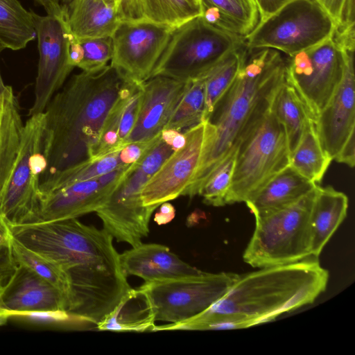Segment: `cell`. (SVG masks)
<instances>
[{"instance_id": "obj_30", "label": "cell", "mask_w": 355, "mask_h": 355, "mask_svg": "<svg viewBox=\"0 0 355 355\" xmlns=\"http://www.w3.org/2000/svg\"><path fill=\"white\" fill-rule=\"evenodd\" d=\"M35 37L32 11L26 10L18 0H0V44L17 51Z\"/></svg>"}, {"instance_id": "obj_26", "label": "cell", "mask_w": 355, "mask_h": 355, "mask_svg": "<svg viewBox=\"0 0 355 355\" xmlns=\"http://www.w3.org/2000/svg\"><path fill=\"white\" fill-rule=\"evenodd\" d=\"M24 125L17 99L8 86L0 95V197L18 154Z\"/></svg>"}, {"instance_id": "obj_4", "label": "cell", "mask_w": 355, "mask_h": 355, "mask_svg": "<svg viewBox=\"0 0 355 355\" xmlns=\"http://www.w3.org/2000/svg\"><path fill=\"white\" fill-rule=\"evenodd\" d=\"M285 81V60L270 48L248 49L231 85L205 121L207 139L200 165L184 196L198 195L205 182L250 135L269 110Z\"/></svg>"}, {"instance_id": "obj_13", "label": "cell", "mask_w": 355, "mask_h": 355, "mask_svg": "<svg viewBox=\"0 0 355 355\" xmlns=\"http://www.w3.org/2000/svg\"><path fill=\"white\" fill-rule=\"evenodd\" d=\"M175 28L148 20L121 21L112 35L110 64L128 79H149Z\"/></svg>"}, {"instance_id": "obj_32", "label": "cell", "mask_w": 355, "mask_h": 355, "mask_svg": "<svg viewBox=\"0 0 355 355\" xmlns=\"http://www.w3.org/2000/svg\"><path fill=\"white\" fill-rule=\"evenodd\" d=\"M245 44L227 53L202 75L205 80V106L203 121H206L214 106L231 85L241 64Z\"/></svg>"}, {"instance_id": "obj_23", "label": "cell", "mask_w": 355, "mask_h": 355, "mask_svg": "<svg viewBox=\"0 0 355 355\" xmlns=\"http://www.w3.org/2000/svg\"><path fill=\"white\" fill-rule=\"evenodd\" d=\"M348 198L332 187H316L310 216L311 256L318 257L345 218Z\"/></svg>"}, {"instance_id": "obj_16", "label": "cell", "mask_w": 355, "mask_h": 355, "mask_svg": "<svg viewBox=\"0 0 355 355\" xmlns=\"http://www.w3.org/2000/svg\"><path fill=\"white\" fill-rule=\"evenodd\" d=\"M184 133V146L174 151L143 187L141 198L144 206L157 209L163 202L184 196L191 184L207 139L205 121Z\"/></svg>"}, {"instance_id": "obj_46", "label": "cell", "mask_w": 355, "mask_h": 355, "mask_svg": "<svg viewBox=\"0 0 355 355\" xmlns=\"http://www.w3.org/2000/svg\"><path fill=\"white\" fill-rule=\"evenodd\" d=\"M41 4L46 11L47 15L62 16L63 11L60 4V0H35Z\"/></svg>"}, {"instance_id": "obj_51", "label": "cell", "mask_w": 355, "mask_h": 355, "mask_svg": "<svg viewBox=\"0 0 355 355\" xmlns=\"http://www.w3.org/2000/svg\"><path fill=\"white\" fill-rule=\"evenodd\" d=\"M0 289H1V288H0Z\"/></svg>"}, {"instance_id": "obj_9", "label": "cell", "mask_w": 355, "mask_h": 355, "mask_svg": "<svg viewBox=\"0 0 355 355\" xmlns=\"http://www.w3.org/2000/svg\"><path fill=\"white\" fill-rule=\"evenodd\" d=\"M44 114L30 116L24 125L14 166L0 197V211L9 225L33 223L40 202Z\"/></svg>"}, {"instance_id": "obj_31", "label": "cell", "mask_w": 355, "mask_h": 355, "mask_svg": "<svg viewBox=\"0 0 355 355\" xmlns=\"http://www.w3.org/2000/svg\"><path fill=\"white\" fill-rule=\"evenodd\" d=\"M11 253L16 264L29 269L60 291L66 298L68 309L71 297L70 280L67 272L60 265L28 248L14 236Z\"/></svg>"}, {"instance_id": "obj_36", "label": "cell", "mask_w": 355, "mask_h": 355, "mask_svg": "<svg viewBox=\"0 0 355 355\" xmlns=\"http://www.w3.org/2000/svg\"><path fill=\"white\" fill-rule=\"evenodd\" d=\"M81 59L77 67L84 71L101 70L111 61L113 53L112 37L78 39Z\"/></svg>"}, {"instance_id": "obj_48", "label": "cell", "mask_w": 355, "mask_h": 355, "mask_svg": "<svg viewBox=\"0 0 355 355\" xmlns=\"http://www.w3.org/2000/svg\"><path fill=\"white\" fill-rule=\"evenodd\" d=\"M74 0H60V4L62 8V11L64 12L66 8L69 6L71 3H72Z\"/></svg>"}, {"instance_id": "obj_6", "label": "cell", "mask_w": 355, "mask_h": 355, "mask_svg": "<svg viewBox=\"0 0 355 355\" xmlns=\"http://www.w3.org/2000/svg\"><path fill=\"white\" fill-rule=\"evenodd\" d=\"M284 125L269 110L236 150L225 205L245 202L290 164Z\"/></svg>"}, {"instance_id": "obj_29", "label": "cell", "mask_w": 355, "mask_h": 355, "mask_svg": "<svg viewBox=\"0 0 355 355\" xmlns=\"http://www.w3.org/2000/svg\"><path fill=\"white\" fill-rule=\"evenodd\" d=\"M331 161L322 147L315 122L311 119L298 146L291 154L289 165L307 180L319 184Z\"/></svg>"}, {"instance_id": "obj_7", "label": "cell", "mask_w": 355, "mask_h": 355, "mask_svg": "<svg viewBox=\"0 0 355 355\" xmlns=\"http://www.w3.org/2000/svg\"><path fill=\"white\" fill-rule=\"evenodd\" d=\"M244 44V37L213 27L201 15L195 17L174 29L151 77L184 81L198 78Z\"/></svg>"}, {"instance_id": "obj_14", "label": "cell", "mask_w": 355, "mask_h": 355, "mask_svg": "<svg viewBox=\"0 0 355 355\" xmlns=\"http://www.w3.org/2000/svg\"><path fill=\"white\" fill-rule=\"evenodd\" d=\"M39 50L35 100L28 116L43 113L73 70L69 46L71 36L64 15L41 16L32 11Z\"/></svg>"}, {"instance_id": "obj_49", "label": "cell", "mask_w": 355, "mask_h": 355, "mask_svg": "<svg viewBox=\"0 0 355 355\" xmlns=\"http://www.w3.org/2000/svg\"><path fill=\"white\" fill-rule=\"evenodd\" d=\"M107 4L114 7L116 10V0H103ZM117 11V10H116Z\"/></svg>"}, {"instance_id": "obj_37", "label": "cell", "mask_w": 355, "mask_h": 355, "mask_svg": "<svg viewBox=\"0 0 355 355\" xmlns=\"http://www.w3.org/2000/svg\"><path fill=\"white\" fill-rule=\"evenodd\" d=\"M121 165L122 164L119 158V150L110 153L101 158L92 160L68 173L51 191L76 182L96 178Z\"/></svg>"}, {"instance_id": "obj_50", "label": "cell", "mask_w": 355, "mask_h": 355, "mask_svg": "<svg viewBox=\"0 0 355 355\" xmlns=\"http://www.w3.org/2000/svg\"><path fill=\"white\" fill-rule=\"evenodd\" d=\"M193 1H195L198 2V3H199L200 4V0H193Z\"/></svg>"}, {"instance_id": "obj_40", "label": "cell", "mask_w": 355, "mask_h": 355, "mask_svg": "<svg viewBox=\"0 0 355 355\" xmlns=\"http://www.w3.org/2000/svg\"><path fill=\"white\" fill-rule=\"evenodd\" d=\"M18 316L35 323L55 325L64 324L70 322L71 318H76L64 311L34 312Z\"/></svg>"}, {"instance_id": "obj_44", "label": "cell", "mask_w": 355, "mask_h": 355, "mask_svg": "<svg viewBox=\"0 0 355 355\" xmlns=\"http://www.w3.org/2000/svg\"><path fill=\"white\" fill-rule=\"evenodd\" d=\"M160 135L162 139L169 145L174 151L182 148L186 143L184 133L174 129H164Z\"/></svg>"}, {"instance_id": "obj_28", "label": "cell", "mask_w": 355, "mask_h": 355, "mask_svg": "<svg viewBox=\"0 0 355 355\" xmlns=\"http://www.w3.org/2000/svg\"><path fill=\"white\" fill-rule=\"evenodd\" d=\"M271 109L284 127L291 154L298 146L309 121L312 119L309 112L296 90L286 81L275 92Z\"/></svg>"}, {"instance_id": "obj_47", "label": "cell", "mask_w": 355, "mask_h": 355, "mask_svg": "<svg viewBox=\"0 0 355 355\" xmlns=\"http://www.w3.org/2000/svg\"><path fill=\"white\" fill-rule=\"evenodd\" d=\"M3 49H5V48L0 44V53ZM8 87V86L6 85L3 83V81L0 73V95L7 89Z\"/></svg>"}, {"instance_id": "obj_43", "label": "cell", "mask_w": 355, "mask_h": 355, "mask_svg": "<svg viewBox=\"0 0 355 355\" xmlns=\"http://www.w3.org/2000/svg\"><path fill=\"white\" fill-rule=\"evenodd\" d=\"M12 237L10 225L0 211V256L11 254Z\"/></svg>"}, {"instance_id": "obj_15", "label": "cell", "mask_w": 355, "mask_h": 355, "mask_svg": "<svg viewBox=\"0 0 355 355\" xmlns=\"http://www.w3.org/2000/svg\"><path fill=\"white\" fill-rule=\"evenodd\" d=\"M151 177L138 161L132 164L107 202L96 210L103 229L116 241L135 247L148 235L149 220L156 209L143 205L141 191Z\"/></svg>"}, {"instance_id": "obj_27", "label": "cell", "mask_w": 355, "mask_h": 355, "mask_svg": "<svg viewBox=\"0 0 355 355\" xmlns=\"http://www.w3.org/2000/svg\"><path fill=\"white\" fill-rule=\"evenodd\" d=\"M155 321L151 301L139 287L131 288L115 309L96 327L99 330L153 331Z\"/></svg>"}, {"instance_id": "obj_39", "label": "cell", "mask_w": 355, "mask_h": 355, "mask_svg": "<svg viewBox=\"0 0 355 355\" xmlns=\"http://www.w3.org/2000/svg\"><path fill=\"white\" fill-rule=\"evenodd\" d=\"M159 135L149 141L131 142L126 144L119 150L121 164L130 165L139 161L155 143Z\"/></svg>"}, {"instance_id": "obj_21", "label": "cell", "mask_w": 355, "mask_h": 355, "mask_svg": "<svg viewBox=\"0 0 355 355\" xmlns=\"http://www.w3.org/2000/svg\"><path fill=\"white\" fill-rule=\"evenodd\" d=\"M143 83L128 79L103 123L91 160L123 148L136 123L141 101Z\"/></svg>"}, {"instance_id": "obj_33", "label": "cell", "mask_w": 355, "mask_h": 355, "mask_svg": "<svg viewBox=\"0 0 355 355\" xmlns=\"http://www.w3.org/2000/svg\"><path fill=\"white\" fill-rule=\"evenodd\" d=\"M205 106L202 76L187 80L184 92L164 129L181 132L203 121Z\"/></svg>"}, {"instance_id": "obj_45", "label": "cell", "mask_w": 355, "mask_h": 355, "mask_svg": "<svg viewBox=\"0 0 355 355\" xmlns=\"http://www.w3.org/2000/svg\"><path fill=\"white\" fill-rule=\"evenodd\" d=\"M159 211L155 214L154 220L158 225H164L171 222L175 216V207L168 202L162 203Z\"/></svg>"}, {"instance_id": "obj_42", "label": "cell", "mask_w": 355, "mask_h": 355, "mask_svg": "<svg viewBox=\"0 0 355 355\" xmlns=\"http://www.w3.org/2000/svg\"><path fill=\"white\" fill-rule=\"evenodd\" d=\"M257 7L259 20H263L276 12L293 0H254Z\"/></svg>"}, {"instance_id": "obj_17", "label": "cell", "mask_w": 355, "mask_h": 355, "mask_svg": "<svg viewBox=\"0 0 355 355\" xmlns=\"http://www.w3.org/2000/svg\"><path fill=\"white\" fill-rule=\"evenodd\" d=\"M131 165L122 164L96 178L76 182L41 195L33 223L73 218L96 212L107 202Z\"/></svg>"}, {"instance_id": "obj_3", "label": "cell", "mask_w": 355, "mask_h": 355, "mask_svg": "<svg viewBox=\"0 0 355 355\" xmlns=\"http://www.w3.org/2000/svg\"><path fill=\"white\" fill-rule=\"evenodd\" d=\"M315 258L239 275L227 293L200 314L155 326L154 330L243 329L312 304L326 290L329 280V272Z\"/></svg>"}, {"instance_id": "obj_25", "label": "cell", "mask_w": 355, "mask_h": 355, "mask_svg": "<svg viewBox=\"0 0 355 355\" xmlns=\"http://www.w3.org/2000/svg\"><path fill=\"white\" fill-rule=\"evenodd\" d=\"M201 16L223 32L247 36L259 21L254 0H200Z\"/></svg>"}, {"instance_id": "obj_22", "label": "cell", "mask_w": 355, "mask_h": 355, "mask_svg": "<svg viewBox=\"0 0 355 355\" xmlns=\"http://www.w3.org/2000/svg\"><path fill=\"white\" fill-rule=\"evenodd\" d=\"M318 185L288 165L245 202L256 218L298 201Z\"/></svg>"}, {"instance_id": "obj_11", "label": "cell", "mask_w": 355, "mask_h": 355, "mask_svg": "<svg viewBox=\"0 0 355 355\" xmlns=\"http://www.w3.org/2000/svg\"><path fill=\"white\" fill-rule=\"evenodd\" d=\"M239 275L203 272L196 276L145 282L140 286L148 295L155 320L178 323L209 308L230 289Z\"/></svg>"}, {"instance_id": "obj_24", "label": "cell", "mask_w": 355, "mask_h": 355, "mask_svg": "<svg viewBox=\"0 0 355 355\" xmlns=\"http://www.w3.org/2000/svg\"><path fill=\"white\" fill-rule=\"evenodd\" d=\"M63 13L77 39L112 37L121 21L116 8L103 0H74Z\"/></svg>"}, {"instance_id": "obj_5", "label": "cell", "mask_w": 355, "mask_h": 355, "mask_svg": "<svg viewBox=\"0 0 355 355\" xmlns=\"http://www.w3.org/2000/svg\"><path fill=\"white\" fill-rule=\"evenodd\" d=\"M315 190L288 206L255 218V228L243 255L245 263L261 268L311 256L310 216Z\"/></svg>"}, {"instance_id": "obj_18", "label": "cell", "mask_w": 355, "mask_h": 355, "mask_svg": "<svg viewBox=\"0 0 355 355\" xmlns=\"http://www.w3.org/2000/svg\"><path fill=\"white\" fill-rule=\"evenodd\" d=\"M187 82L157 75L143 83L139 114L126 144L149 141L160 135L178 104Z\"/></svg>"}, {"instance_id": "obj_41", "label": "cell", "mask_w": 355, "mask_h": 355, "mask_svg": "<svg viewBox=\"0 0 355 355\" xmlns=\"http://www.w3.org/2000/svg\"><path fill=\"white\" fill-rule=\"evenodd\" d=\"M116 10L121 21L144 20L137 0H116Z\"/></svg>"}, {"instance_id": "obj_10", "label": "cell", "mask_w": 355, "mask_h": 355, "mask_svg": "<svg viewBox=\"0 0 355 355\" xmlns=\"http://www.w3.org/2000/svg\"><path fill=\"white\" fill-rule=\"evenodd\" d=\"M345 65L344 51L332 36L285 60V81L296 90L314 122L340 84Z\"/></svg>"}, {"instance_id": "obj_12", "label": "cell", "mask_w": 355, "mask_h": 355, "mask_svg": "<svg viewBox=\"0 0 355 355\" xmlns=\"http://www.w3.org/2000/svg\"><path fill=\"white\" fill-rule=\"evenodd\" d=\"M341 47L345 56L343 78L331 99L319 113L315 125L322 147L332 160L354 167L355 44Z\"/></svg>"}, {"instance_id": "obj_20", "label": "cell", "mask_w": 355, "mask_h": 355, "mask_svg": "<svg viewBox=\"0 0 355 355\" xmlns=\"http://www.w3.org/2000/svg\"><path fill=\"white\" fill-rule=\"evenodd\" d=\"M119 261L125 277L136 275L145 282L180 279L203 272L183 261L168 247L156 243L132 247L119 254Z\"/></svg>"}, {"instance_id": "obj_35", "label": "cell", "mask_w": 355, "mask_h": 355, "mask_svg": "<svg viewBox=\"0 0 355 355\" xmlns=\"http://www.w3.org/2000/svg\"><path fill=\"white\" fill-rule=\"evenodd\" d=\"M236 152L230 153L209 176L198 195L203 202L214 207L225 205V198L230 189Z\"/></svg>"}, {"instance_id": "obj_34", "label": "cell", "mask_w": 355, "mask_h": 355, "mask_svg": "<svg viewBox=\"0 0 355 355\" xmlns=\"http://www.w3.org/2000/svg\"><path fill=\"white\" fill-rule=\"evenodd\" d=\"M144 20L174 28L201 15L200 4L193 0H137Z\"/></svg>"}, {"instance_id": "obj_8", "label": "cell", "mask_w": 355, "mask_h": 355, "mask_svg": "<svg viewBox=\"0 0 355 355\" xmlns=\"http://www.w3.org/2000/svg\"><path fill=\"white\" fill-rule=\"evenodd\" d=\"M335 28V21L318 0H293L259 20L245 37V44L291 55L330 38Z\"/></svg>"}, {"instance_id": "obj_19", "label": "cell", "mask_w": 355, "mask_h": 355, "mask_svg": "<svg viewBox=\"0 0 355 355\" xmlns=\"http://www.w3.org/2000/svg\"><path fill=\"white\" fill-rule=\"evenodd\" d=\"M67 309L66 298L60 291L21 265L17 264L12 275L0 289V313L9 317L34 312H67Z\"/></svg>"}, {"instance_id": "obj_2", "label": "cell", "mask_w": 355, "mask_h": 355, "mask_svg": "<svg viewBox=\"0 0 355 355\" xmlns=\"http://www.w3.org/2000/svg\"><path fill=\"white\" fill-rule=\"evenodd\" d=\"M128 78L108 64L71 77L52 97L44 114L40 194L91 161L105 120Z\"/></svg>"}, {"instance_id": "obj_1", "label": "cell", "mask_w": 355, "mask_h": 355, "mask_svg": "<svg viewBox=\"0 0 355 355\" xmlns=\"http://www.w3.org/2000/svg\"><path fill=\"white\" fill-rule=\"evenodd\" d=\"M10 227L20 243L67 272L71 297L67 312L78 320L98 325L131 290L113 237L104 229L77 218Z\"/></svg>"}, {"instance_id": "obj_38", "label": "cell", "mask_w": 355, "mask_h": 355, "mask_svg": "<svg viewBox=\"0 0 355 355\" xmlns=\"http://www.w3.org/2000/svg\"><path fill=\"white\" fill-rule=\"evenodd\" d=\"M336 23L335 30L354 27L355 0H318Z\"/></svg>"}]
</instances>
